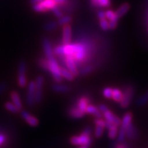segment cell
<instances>
[{"instance_id": "cell-1", "label": "cell", "mask_w": 148, "mask_h": 148, "mask_svg": "<svg viewBox=\"0 0 148 148\" xmlns=\"http://www.w3.org/2000/svg\"><path fill=\"white\" fill-rule=\"evenodd\" d=\"M90 45L86 42L69 43L66 45H58L54 49L55 55L60 57H72L77 65L85 62L90 52Z\"/></svg>"}, {"instance_id": "cell-2", "label": "cell", "mask_w": 148, "mask_h": 148, "mask_svg": "<svg viewBox=\"0 0 148 148\" xmlns=\"http://www.w3.org/2000/svg\"><path fill=\"white\" fill-rule=\"evenodd\" d=\"M134 87L132 85H128L124 88L123 91V98L119 103V106L123 109H126L129 107L131 102L134 96Z\"/></svg>"}, {"instance_id": "cell-3", "label": "cell", "mask_w": 148, "mask_h": 148, "mask_svg": "<svg viewBox=\"0 0 148 148\" xmlns=\"http://www.w3.org/2000/svg\"><path fill=\"white\" fill-rule=\"evenodd\" d=\"M48 63H49V72H50L55 82H61L63 80L61 73H60L61 66L59 65L55 58L48 59Z\"/></svg>"}, {"instance_id": "cell-4", "label": "cell", "mask_w": 148, "mask_h": 148, "mask_svg": "<svg viewBox=\"0 0 148 148\" xmlns=\"http://www.w3.org/2000/svg\"><path fill=\"white\" fill-rule=\"evenodd\" d=\"M93 139L90 135L81 133L79 135H74L70 138V143L74 146H87L89 147Z\"/></svg>"}, {"instance_id": "cell-5", "label": "cell", "mask_w": 148, "mask_h": 148, "mask_svg": "<svg viewBox=\"0 0 148 148\" xmlns=\"http://www.w3.org/2000/svg\"><path fill=\"white\" fill-rule=\"evenodd\" d=\"M58 5L55 0H42L38 4L33 5V10L39 13H45L51 11L55 6Z\"/></svg>"}, {"instance_id": "cell-6", "label": "cell", "mask_w": 148, "mask_h": 148, "mask_svg": "<svg viewBox=\"0 0 148 148\" xmlns=\"http://www.w3.org/2000/svg\"><path fill=\"white\" fill-rule=\"evenodd\" d=\"M105 16L109 22V29H115L117 27L119 20V18L116 14V12L113 10L107 9L105 11Z\"/></svg>"}, {"instance_id": "cell-7", "label": "cell", "mask_w": 148, "mask_h": 148, "mask_svg": "<svg viewBox=\"0 0 148 148\" xmlns=\"http://www.w3.org/2000/svg\"><path fill=\"white\" fill-rule=\"evenodd\" d=\"M35 82L31 81L28 84L27 92V104L28 107H33L35 104Z\"/></svg>"}, {"instance_id": "cell-8", "label": "cell", "mask_w": 148, "mask_h": 148, "mask_svg": "<svg viewBox=\"0 0 148 148\" xmlns=\"http://www.w3.org/2000/svg\"><path fill=\"white\" fill-rule=\"evenodd\" d=\"M63 60L64 62L65 65L67 67L70 72L73 74L74 76H76L79 75V70L77 67V64H76V60L73 58L72 57L66 56V57H62Z\"/></svg>"}, {"instance_id": "cell-9", "label": "cell", "mask_w": 148, "mask_h": 148, "mask_svg": "<svg viewBox=\"0 0 148 148\" xmlns=\"http://www.w3.org/2000/svg\"><path fill=\"white\" fill-rule=\"evenodd\" d=\"M21 116L22 119L25 121L28 125H30V126L36 127L39 125V119H37L36 116L32 115L31 113H29L28 111L21 110Z\"/></svg>"}, {"instance_id": "cell-10", "label": "cell", "mask_w": 148, "mask_h": 148, "mask_svg": "<svg viewBox=\"0 0 148 148\" xmlns=\"http://www.w3.org/2000/svg\"><path fill=\"white\" fill-rule=\"evenodd\" d=\"M42 48L45 53V58L47 59H51L55 58V53H54V49L52 48L51 42L49 41L48 38L44 37L42 40Z\"/></svg>"}, {"instance_id": "cell-11", "label": "cell", "mask_w": 148, "mask_h": 148, "mask_svg": "<svg viewBox=\"0 0 148 148\" xmlns=\"http://www.w3.org/2000/svg\"><path fill=\"white\" fill-rule=\"evenodd\" d=\"M72 40V27L70 24L63 26L62 28V44L66 45L71 42Z\"/></svg>"}, {"instance_id": "cell-12", "label": "cell", "mask_w": 148, "mask_h": 148, "mask_svg": "<svg viewBox=\"0 0 148 148\" xmlns=\"http://www.w3.org/2000/svg\"><path fill=\"white\" fill-rule=\"evenodd\" d=\"M103 114V117L104 118L106 121L110 122V123H113L114 125H117V126H120L121 125V119L117 116H116L112 111L110 110L109 109L106 110L104 113H102Z\"/></svg>"}, {"instance_id": "cell-13", "label": "cell", "mask_w": 148, "mask_h": 148, "mask_svg": "<svg viewBox=\"0 0 148 148\" xmlns=\"http://www.w3.org/2000/svg\"><path fill=\"white\" fill-rule=\"evenodd\" d=\"M125 137H126V138L131 140H137L138 138V131L133 123H131L128 126V128L125 129Z\"/></svg>"}, {"instance_id": "cell-14", "label": "cell", "mask_w": 148, "mask_h": 148, "mask_svg": "<svg viewBox=\"0 0 148 148\" xmlns=\"http://www.w3.org/2000/svg\"><path fill=\"white\" fill-rule=\"evenodd\" d=\"M86 114V113H84L83 111L81 110L76 105L70 107L68 110V116L73 119H80V118L85 116Z\"/></svg>"}, {"instance_id": "cell-15", "label": "cell", "mask_w": 148, "mask_h": 148, "mask_svg": "<svg viewBox=\"0 0 148 148\" xmlns=\"http://www.w3.org/2000/svg\"><path fill=\"white\" fill-rule=\"evenodd\" d=\"M133 119V114L132 112H127L124 114L123 119H121V125L120 128L123 129L125 131V129L128 128L131 123H132Z\"/></svg>"}, {"instance_id": "cell-16", "label": "cell", "mask_w": 148, "mask_h": 148, "mask_svg": "<svg viewBox=\"0 0 148 148\" xmlns=\"http://www.w3.org/2000/svg\"><path fill=\"white\" fill-rule=\"evenodd\" d=\"M86 112L87 114L92 115L95 118H103V114L101 113L98 107L89 103L88 107H86Z\"/></svg>"}, {"instance_id": "cell-17", "label": "cell", "mask_w": 148, "mask_h": 148, "mask_svg": "<svg viewBox=\"0 0 148 148\" xmlns=\"http://www.w3.org/2000/svg\"><path fill=\"white\" fill-rule=\"evenodd\" d=\"M51 88L54 92L59 94L67 93L70 91V86L64 85V84H60V82H56L55 84H53Z\"/></svg>"}, {"instance_id": "cell-18", "label": "cell", "mask_w": 148, "mask_h": 148, "mask_svg": "<svg viewBox=\"0 0 148 148\" xmlns=\"http://www.w3.org/2000/svg\"><path fill=\"white\" fill-rule=\"evenodd\" d=\"M91 103V99L87 96H82L80 97L78 100H77V103L76 105L82 111H83L84 113H86V107H88V105Z\"/></svg>"}, {"instance_id": "cell-19", "label": "cell", "mask_w": 148, "mask_h": 148, "mask_svg": "<svg viewBox=\"0 0 148 148\" xmlns=\"http://www.w3.org/2000/svg\"><path fill=\"white\" fill-rule=\"evenodd\" d=\"M10 97H11L12 103H14V105L18 107L20 110H23V103H22L21 99L19 94L16 91H12L11 94H10Z\"/></svg>"}, {"instance_id": "cell-20", "label": "cell", "mask_w": 148, "mask_h": 148, "mask_svg": "<svg viewBox=\"0 0 148 148\" xmlns=\"http://www.w3.org/2000/svg\"><path fill=\"white\" fill-rule=\"evenodd\" d=\"M129 9H130V5L129 3H127V2H125V3L121 5L119 8H117V10L115 12L116 14H117V16L119 18H121L122 17H123V16L125 15L128 13Z\"/></svg>"}, {"instance_id": "cell-21", "label": "cell", "mask_w": 148, "mask_h": 148, "mask_svg": "<svg viewBox=\"0 0 148 148\" xmlns=\"http://www.w3.org/2000/svg\"><path fill=\"white\" fill-rule=\"evenodd\" d=\"M60 73H61V76L63 79H65L68 81H73L76 77L68 69L65 68L64 66L60 67Z\"/></svg>"}, {"instance_id": "cell-22", "label": "cell", "mask_w": 148, "mask_h": 148, "mask_svg": "<svg viewBox=\"0 0 148 148\" xmlns=\"http://www.w3.org/2000/svg\"><path fill=\"white\" fill-rule=\"evenodd\" d=\"M122 98H123V91L118 88H113V93H112L111 99L113 100V101L119 103L122 101Z\"/></svg>"}, {"instance_id": "cell-23", "label": "cell", "mask_w": 148, "mask_h": 148, "mask_svg": "<svg viewBox=\"0 0 148 148\" xmlns=\"http://www.w3.org/2000/svg\"><path fill=\"white\" fill-rule=\"evenodd\" d=\"M35 82V88L37 92H42L43 86H44V78L42 76H38L36 78Z\"/></svg>"}, {"instance_id": "cell-24", "label": "cell", "mask_w": 148, "mask_h": 148, "mask_svg": "<svg viewBox=\"0 0 148 148\" xmlns=\"http://www.w3.org/2000/svg\"><path fill=\"white\" fill-rule=\"evenodd\" d=\"M94 70V66L92 64H87L83 66L79 70V75L81 76H86L88 74L91 73Z\"/></svg>"}, {"instance_id": "cell-25", "label": "cell", "mask_w": 148, "mask_h": 148, "mask_svg": "<svg viewBox=\"0 0 148 148\" xmlns=\"http://www.w3.org/2000/svg\"><path fill=\"white\" fill-rule=\"evenodd\" d=\"M58 21H51L47 22L45 23L44 27H43V29H44L45 31L50 32L56 29L58 27Z\"/></svg>"}, {"instance_id": "cell-26", "label": "cell", "mask_w": 148, "mask_h": 148, "mask_svg": "<svg viewBox=\"0 0 148 148\" xmlns=\"http://www.w3.org/2000/svg\"><path fill=\"white\" fill-rule=\"evenodd\" d=\"M73 21V18L70 15H63L61 18H58V23L60 26H64L66 24H70Z\"/></svg>"}, {"instance_id": "cell-27", "label": "cell", "mask_w": 148, "mask_h": 148, "mask_svg": "<svg viewBox=\"0 0 148 148\" xmlns=\"http://www.w3.org/2000/svg\"><path fill=\"white\" fill-rule=\"evenodd\" d=\"M108 130V138L111 140H114L117 138V134H118V131H119V126L114 125V126L111 127L110 129H107Z\"/></svg>"}, {"instance_id": "cell-28", "label": "cell", "mask_w": 148, "mask_h": 148, "mask_svg": "<svg viewBox=\"0 0 148 148\" xmlns=\"http://www.w3.org/2000/svg\"><path fill=\"white\" fill-rule=\"evenodd\" d=\"M27 76L26 74H18V84L20 88H25L27 86Z\"/></svg>"}, {"instance_id": "cell-29", "label": "cell", "mask_w": 148, "mask_h": 148, "mask_svg": "<svg viewBox=\"0 0 148 148\" xmlns=\"http://www.w3.org/2000/svg\"><path fill=\"white\" fill-rule=\"evenodd\" d=\"M5 108L12 113H18L21 111L12 102H5Z\"/></svg>"}, {"instance_id": "cell-30", "label": "cell", "mask_w": 148, "mask_h": 148, "mask_svg": "<svg viewBox=\"0 0 148 148\" xmlns=\"http://www.w3.org/2000/svg\"><path fill=\"white\" fill-rule=\"evenodd\" d=\"M148 103V97L146 94H144L136 100V105L138 107H143Z\"/></svg>"}, {"instance_id": "cell-31", "label": "cell", "mask_w": 148, "mask_h": 148, "mask_svg": "<svg viewBox=\"0 0 148 148\" xmlns=\"http://www.w3.org/2000/svg\"><path fill=\"white\" fill-rule=\"evenodd\" d=\"M18 74H27V63L25 60H21L18 64Z\"/></svg>"}, {"instance_id": "cell-32", "label": "cell", "mask_w": 148, "mask_h": 148, "mask_svg": "<svg viewBox=\"0 0 148 148\" xmlns=\"http://www.w3.org/2000/svg\"><path fill=\"white\" fill-rule=\"evenodd\" d=\"M99 26L101 29L103 31L109 30V22H108V20L106 18L99 20Z\"/></svg>"}, {"instance_id": "cell-33", "label": "cell", "mask_w": 148, "mask_h": 148, "mask_svg": "<svg viewBox=\"0 0 148 148\" xmlns=\"http://www.w3.org/2000/svg\"><path fill=\"white\" fill-rule=\"evenodd\" d=\"M38 64L42 70H45V71H49V63H48V59L46 58H42L39 59Z\"/></svg>"}, {"instance_id": "cell-34", "label": "cell", "mask_w": 148, "mask_h": 148, "mask_svg": "<svg viewBox=\"0 0 148 148\" xmlns=\"http://www.w3.org/2000/svg\"><path fill=\"white\" fill-rule=\"evenodd\" d=\"M51 11L53 13V14H54V15H55L58 19L61 18V17L64 15V13H63L62 10H61V8H60L59 5L55 6V7L51 10Z\"/></svg>"}, {"instance_id": "cell-35", "label": "cell", "mask_w": 148, "mask_h": 148, "mask_svg": "<svg viewBox=\"0 0 148 148\" xmlns=\"http://www.w3.org/2000/svg\"><path fill=\"white\" fill-rule=\"evenodd\" d=\"M111 5L110 0H98L97 4V8H106L110 7Z\"/></svg>"}, {"instance_id": "cell-36", "label": "cell", "mask_w": 148, "mask_h": 148, "mask_svg": "<svg viewBox=\"0 0 148 148\" xmlns=\"http://www.w3.org/2000/svg\"><path fill=\"white\" fill-rule=\"evenodd\" d=\"M103 132H104V128L101 126H97L95 125V132H94V135L96 138H100L103 136Z\"/></svg>"}, {"instance_id": "cell-37", "label": "cell", "mask_w": 148, "mask_h": 148, "mask_svg": "<svg viewBox=\"0 0 148 148\" xmlns=\"http://www.w3.org/2000/svg\"><path fill=\"white\" fill-rule=\"evenodd\" d=\"M112 93H113V88H110V87H106V88H103V92H102L103 97L107 99H111Z\"/></svg>"}, {"instance_id": "cell-38", "label": "cell", "mask_w": 148, "mask_h": 148, "mask_svg": "<svg viewBox=\"0 0 148 148\" xmlns=\"http://www.w3.org/2000/svg\"><path fill=\"white\" fill-rule=\"evenodd\" d=\"M94 123L95 125H97V126H101L105 129L106 125V120L103 119V118H95L94 120Z\"/></svg>"}, {"instance_id": "cell-39", "label": "cell", "mask_w": 148, "mask_h": 148, "mask_svg": "<svg viewBox=\"0 0 148 148\" xmlns=\"http://www.w3.org/2000/svg\"><path fill=\"white\" fill-rule=\"evenodd\" d=\"M6 139H7V136L4 133H0V147L5 143Z\"/></svg>"}, {"instance_id": "cell-40", "label": "cell", "mask_w": 148, "mask_h": 148, "mask_svg": "<svg viewBox=\"0 0 148 148\" xmlns=\"http://www.w3.org/2000/svg\"><path fill=\"white\" fill-rule=\"evenodd\" d=\"M97 107H98V109H99V110L101 111V113H104L106 110H107L109 109V108H108V107L105 105V104H103V103H101V104H99Z\"/></svg>"}, {"instance_id": "cell-41", "label": "cell", "mask_w": 148, "mask_h": 148, "mask_svg": "<svg viewBox=\"0 0 148 148\" xmlns=\"http://www.w3.org/2000/svg\"><path fill=\"white\" fill-rule=\"evenodd\" d=\"M97 18H98V19H103V18H106L105 16V12L104 11H103V10H99L98 12H97Z\"/></svg>"}, {"instance_id": "cell-42", "label": "cell", "mask_w": 148, "mask_h": 148, "mask_svg": "<svg viewBox=\"0 0 148 148\" xmlns=\"http://www.w3.org/2000/svg\"><path fill=\"white\" fill-rule=\"evenodd\" d=\"M8 86H7V84L5 82H2V83L0 84V94L3 93L6 90Z\"/></svg>"}, {"instance_id": "cell-43", "label": "cell", "mask_w": 148, "mask_h": 148, "mask_svg": "<svg viewBox=\"0 0 148 148\" xmlns=\"http://www.w3.org/2000/svg\"><path fill=\"white\" fill-rule=\"evenodd\" d=\"M82 133L91 136V134H92V129H91L90 127H86V129H84V130L82 131Z\"/></svg>"}, {"instance_id": "cell-44", "label": "cell", "mask_w": 148, "mask_h": 148, "mask_svg": "<svg viewBox=\"0 0 148 148\" xmlns=\"http://www.w3.org/2000/svg\"><path fill=\"white\" fill-rule=\"evenodd\" d=\"M115 148H128V146L127 144H125V142H122V143H117V144L116 145Z\"/></svg>"}, {"instance_id": "cell-45", "label": "cell", "mask_w": 148, "mask_h": 148, "mask_svg": "<svg viewBox=\"0 0 148 148\" xmlns=\"http://www.w3.org/2000/svg\"><path fill=\"white\" fill-rule=\"evenodd\" d=\"M55 1L57 3V5L60 6L64 5L66 2H67V0H55Z\"/></svg>"}, {"instance_id": "cell-46", "label": "cell", "mask_w": 148, "mask_h": 148, "mask_svg": "<svg viewBox=\"0 0 148 148\" xmlns=\"http://www.w3.org/2000/svg\"><path fill=\"white\" fill-rule=\"evenodd\" d=\"M42 1V0H29V2L33 5L38 4L39 2H41Z\"/></svg>"}, {"instance_id": "cell-47", "label": "cell", "mask_w": 148, "mask_h": 148, "mask_svg": "<svg viewBox=\"0 0 148 148\" xmlns=\"http://www.w3.org/2000/svg\"><path fill=\"white\" fill-rule=\"evenodd\" d=\"M78 148H89V147L87 146H80V147H79Z\"/></svg>"}, {"instance_id": "cell-48", "label": "cell", "mask_w": 148, "mask_h": 148, "mask_svg": "<svg viewBox=\"0 0 148 148\" xmlns=\"http://www.w3.org/2000/svg\"><path fill=\"white\" fill-rule=\"evenodd\" d=\"M145 94H146L147 95V97H148V91H147V93H145Z\"/></svg>"}, {"instance_id": "cell-49", "label": "cell", "mask_w": 148, "mask_h": 148, "mask_svg": "<svg viewBox=\"0 0 148 148\" xmlns=\"http://www.w3.org/2000/svg\"><path fill=\"white\" fill-rule=\"evenodd\" d=\"M147 21H148V14H147Z\"/></svg>"}]
</instances>
